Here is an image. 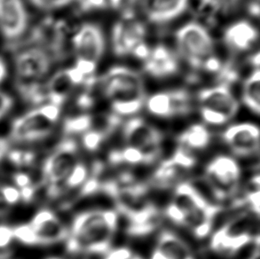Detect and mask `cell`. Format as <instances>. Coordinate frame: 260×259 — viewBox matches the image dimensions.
Listing matches in <instances>:
<instances>
[{"label": "cell", "instance_id": "obj_3", "mask_svg": "<svg viewBox=\"0 0 260 259\" xmlns=\"http://www.w3.org/2000/svg\"><path fill=\"white\" fill-rule=\"evenodd\" d=\"M103 95L120 117L132 116L141 111L147 95L141 74L128 67L115 66L100 78Z\"/></svg>", "mask_w": 260, "mask_h": 259}, {"label": "cell", "instance_id": "obj_15", "mask_svg": "<svg viewBox=\"0 0 260 259\" xmlns=\"http://www.w3.org/2000/svg\"><path fill=\"white\" fill-rule=\"evenodd\" d=\"M28 41L31 46L45 50L53 60H61L66 55L65 24L53 18H46L33 28Z\"/></svg>", "mask_w": 260, "mask_h": 259}, {"label": "cell", "instance_id": "obj_36", "mask_svg": "<svg viewBox=\"0 0 260 259\" xmlns=\"http://www.w3.org/2000/svg\"><path fill=\"white\" fill-rule=\"evenodd\" d=\"M14 106V99L6 91L0 90V120L10 111Z\"/></svg>", "mask_w": 260, "mask_h": 259}, {"label": "cell", "instance_id": "obj_26", "mask_svg": "<svg viewBox=\"0 0 260 259\" xmlns=\"http://www.w3.org/2000/svg\"><path fill=\"white\" fill-rule=\"evenodd\" d=\"M155 249L166 259H194L186 242L169 230L160 234Z\"/></svg>", "mask_w": 260, "mask_h": 259}, {"label": "cell", "instance_id": "obj_7", "mask_svg": "<svg viewBox=\"0 0 260 259\" xmlns=\"http://www.w3.org/2000/svg\"><path fill=\"white\" fill-rule=\"evenodd\" d=\"M197 100L202 119L210 125L229 123L239 110V102L228 84H218L202 89Z\"/></svg>", "mask_w": 260, "mask_h": 259}, {"label": "cell", "instance_id": "obj_9", "mask_svg": "<svg viewBox=\"0 0 260 259\" xmlns=\"http://www.w3.org/2000/svg\"><path fill=\"white\" fill-rule=\"evenodd\" d=\"M147 29L143 22L131 12L124 13L123 16L114 24L111 32V45L116 56L134 55L144 60L149 52L145 38Z\"/></svg>", "mask_w": 260, "mask_h": 259}, {"label": "cell", "instance_id": "obj_27", "mask_svg": "<svg viewBox=\"0 0 260 259\" xmlns=\"http://www.w3.org/2000/svg\"><path fill=\"white\" fill-rule=\"evenodd\" d=\"M211 140V133L206 127L193 124L179 135V147L193 153V151L203 150L207 147Z\"/></svg>", "mask_w": 260, "mask_h": 259}, {"label": "cell", "instance_id": "obj_24", "mask_svg": "<svg viewBox=\"0 0 260 259\" xmlns=\"http://www.w3.org/2000/svg\"><path fill=\"white\" fill-rule=\"evenodd\" d=\"M258 39L257 29L250 21H236L225 28L223 40L233 53H245L251 49Z\"/></svg>", "mask_w": 260, "mask_h": 259}, {"label": "cell", "instance_id": "obj_40", "mask_svg": "<svg viewBox=\"0 0 260 259\" xmlns=\"http://www.w3.org/2000/svg\"><path fill=\"white\" fill-rule=\"evenodd\" d=\"M248 10H249V13H250L253 17H259V3H258V0H255L253 2H251V3L249 5Z\"/></svg>", "mask_w": 260, "mask_h": 259}, {"label": "cell", "instance_id": "obj_14", "mask_svg": "<svg viewBox=\"0 0 260 259\" xmlns=\"http://www.w3.org/2000/svg\"><path fill=\"white\" fill-rule=\"evenodd\" d=\"M241 171L237 161L221 155L214 158L205 169V179L212 193L220 201L232 197L239 187Z\"/></svg>", "mask_w": 260, "mask_h": 259}, {"label": "cell", "instance_id": "obj_29", "mask_svg": "<svg viewBox=\"0 0 260 259\" xmlns=\"http://www.w3.org/2000/svg\"><path fill=\"white\" fill-rule=\"evenodd\" d=\"M91 114L80 113L74 116H68L64 120L63 132L67 136L75 134H84L88 130Z\"/></svg>", "mask_w": 260, "mask_h": 259}, {"label": "cell", "instance_id": "obj_17", "mask_svg": "<svg viewBox=\"0 0 260 259\" xmlns=\"http://www.w3.org/2000/svg\"><path fill=\"white\" fill-rule=\"evenodd\" d=\"M145 104L148 112L162 118L185 116L192 110L189 93L184 89L159 91L147 98Z\"/></svg>", "mask_w": 260, "mask_h": 259}, {"label": "cell", "instance_id": "obj_43", "mask_svg": "<svg viewBox=\"0 0 260 259\" xmlns=\"http://www.w3.org/2000/svg\"><path fill=\"white\" fill-rule=\"evenodd\" d=\"M0 259H11V254L7 249H0Z\"/></svg>", "mask_w": 260, "mask_h": 259}, {"label": "cell", "instance_id": "obj_8", "mask_svg": "<svg viewBox=\"0 0 260 259\" xmlns=\"http://www.w3.org/2000/svg\"><path fill=\"white\" fill-rule=\"evenodd\" d=\"M76 67L86 78L94 76L96 67L105 51V37L102 28L95 23H85L71 39Z\"/></svg>", "mask_w": 260, "mask_h": 259}, {"label": "cell", "instance_id": "obj_44", "mask_svg": "<svg viewBox=\"0 0 260 259\" xmlns=\"http://www.w3.org/2000/svg\"><path fill=\"white\" fill-rule=\"evenodd\" d=\"M219 1V3L221 6L223 5H226V6H231L233 4L236 3L237 1H239V0H218Z\"/></svg>", "mask_w": 260, "mask_h": 259}, {"label": "cell", "instance_id": "obj_1", "mask_svg": "<svg viewBox=\"0 0 260 259\" xmlns=\"http://www.w3.org/2000/svg\"><path fill=\"white\" fill-rule=\"evenodd\" d=\"M99 191L109 196L116 212L126 218L129 235L143 237L158 228L161 222L158 208L149 199L147 186L138 182L130 173L123 172L102 181Z\"/></svg>", "mask_w": 260, "mask_h": 259}, {"label": "cell", "instance_id": "obj_33", "mask_svg": "<svg viewBox=\"0 0 260 259\" xmlns=\"http://www.w3.org/2000/svg\"><path fill=\"white\" fill-rule=\"evenodd\" d=\"M7 155L11 163L20 168L30 166L35 161V154L31 151L10 150Z\"/></svg>", "mask_w": 260, "mask_h": 259}, {"label": "cell", "instance_id": "obj_30", "mask_svg": "<svg viewBox=\"0 0 260 259\" xmlns=\"http://www.w3.org/2000/svg\"><path fill=\"white\" fill-rule=\"evenodd\" d=\"M245 202L250 207L253 214H256V216L258 217L260 210V179L258 174L254 176L247 186Z\"/></svg>", "mask_w": 260, "mask_h": 259}, {"label": "cell", "instance_id": "obj_4", "mask_svg": "<svg viewBox=\"0 0 260 259\" xmlns=\"http://www.w3.org/2000/svg\"><path fill=\"white\" fill-rule=\"evenodd\" d=\"M179 55L194 70L219 72L221 63L215 56L214 41L210 32L198 21H189L175 35Z\"/></svg>", "mask_w": 260, "mask_h": 259}, {"label": "cell", "instance_id": "obj_20", "mask_svg": "<svg viewBox=\"0 0 260 259\" xmlns=\"http://www.w3.org/2000/svg\"><path fill=\"white\" fill-rule=\"evenodd\" d=\"M87 79L74 66L58 70L45 83L47 103L61 108L74 88L83 85Z\"/></svg>", "mask_w": 260, "mask_h": 259}, {"label": "cell", "instance_id": "obj_23", "mask_svg": "<svg viewBox=\"0 0 260 259\" xmlns=\"http://www.w3.org/2000/svg\"><path fill=\"white\" fill-rule=\"evenodd\" d=\"M143 61L145 72L155 78L171 77L179 70V60L175 53L164 45H157L149 49Z\"/></svg>", "mask_w": 260, "mask_h": 259}, {"label": "cell", "instance_id": "obj_38", "mask_svg": "<svg viewBox=\"0 0 260 259\" xmlns=\"http://www.w3.org/2000/svg\"><path fill=\"white\" fill-rule=\"evenodd\" d=\"M11 206L9 203H7L5 193V186L0 185V217L7 216L10 212Z\"/></svg>", "mask_w": 260, "mask_h": 259}, {"label": "cell", "instance_id": "obj_6", "mask_svg": "<svg viewBox=\"0 0 260 259\" xmlns=\"http://www.w3.org/2000/svg\"><path fill=\"white\" fill-rule=\"evenodd\" d=\"M60 115V107L45 103L14 120L10 139L21 143L35 142L53 133Z\"/></svg>", "mask_w": 260, "mask_h": 259}, {"label": "cell", "instance_id": "obj_42", "mask_svg": "<svg viewBox=\"0 0 260 259\" xmlns=\"http://www.w3.org/2000/svg\"><path fill=\"white\" fill-rule=\"evenodd\" d=\"M7 76V66L6 61L0 57V84L3 82Z\"/></svg>", "mask_w": 260, "mask_h": 259}, {"label": "cell", "instance_id": "obj_48", "mask_svg": "<svg viewBox=\"0 0 260 259\" xmlns=\"http://www.w3.org/2000/svg\"><path fill=\"white\" fill-rule=\"evenodd\" d=\"M214 1H218V2H219V1H218V0H214Z\"/></svg>", "mask_w": 260, "mask_h": 259}, {"label": "cell", "instance_id": "obj_21", "mask_svg": "<svg viewBox=\"0 0 260 259\" xmlns=\"http://www.w3.org/2000/svg\"><path fill=\"white\" fill-rule=\"evenodd\" d=\"M222 138L234 154L248 156L259 150V130L253 123L234 124L225 129Z\"/></svg>", "mask_w": 260, "mask_h": 259}, {"label": "cell", "instance_id": "obj_39", "mask_svg": "<svg viewBox=\"0 0 260 259\" xmlns=\"http://www.w3.org/2000/svg\"><path fill=\"white\" fill-rule=\"evenodd\" d=\"M10 152V142L9 140L0 137V163L3 161L4 158L7 156Z\"/></svg>", "mask_w": 260, "mask_h": 259}, {"label": "cell", "instance_id": "obj_35", "mask_svg": "<svg viewBox=\"0 0 260 259\" xmlns=\"http://www.w3.org/2000/svg\"><path fill=\"white\" fill-rule=\"evenodd\" d=\"M14 240V229L7 225H0V249H7Z\"/></svg>", "mask_w": 260, "mask_h": 259}, {"label": "cell", "instance_id": "obj_37", "mask_svg": "<svg viewBox=\"0 0 260 259\" xmlns=\"http://www.w3.org/2000/svg\"><path fill=\"white\" fill-rule=\"evenodd\" d=\"M134 253L126 248L114 249L106 254L104 259H132Z\"/></svg>", "mask_w": 260, "mask_h": 259}, {"label": "cell", "instance_id": "obj_47", "mask_svg": "<svg viewBox=\"0 0 260 259\" xmlns=\"http://www.w3.org/2000/svg\"><path fill=\"white\" fill-rule=\"evenodd\" d=\"M128 1H131V2H133V1H134V0H128Z\"/></svg>", "mask_w": 260, "mask_h": 259}, {"label": "cell", "instance_id": "obj_22", "mask_svg": "<svg viewBox=\"0 0 260 259\" xmlns=\"http://www.w3.org/2000/svg\"><path fill=\"white\" fill-rule=\"evenodd\" d=\"M121 121V117L113 112L91 114L88 130L82 134L84 147L89 151L99 149L104 141L116 132Z\"/></svg>", "mask_w": 260, "mask_h": 259}, {"label": "cell", "instance_id": "obj_11", "mask_svg": "<svg viewBox=\"0 0 260 259\" xmlns=\"http://www.w3.org/2000/svg\"><path fill=\"white\" fill-rule=\"evenodd\" d=\"M254 217L250 212H242L228 221L212 235L211 248L215 252L232 256L255 237L252 235Z\"/></svg>", "mask_w": 260, "mask_h": 259}, {"label": "cell", "instance_id": "obj_46", "mask_svg": "<svg viewBox=\"0 0 260 259\" xmlns=\"http://www.w3.org/2000/svg\"><path fill=\"white\" fill-rule=\"evenodd\" d=\"M47 259H63V258H60V257H50V258Z\"/></svg>", "mask_w": 260, "mask_h": 259}, {"label": "cell", "instance_id": "obj_2", "mask_svg": "<svg viewBox=\"0 0 260 259\" xmlns=\"http://www.w3.org/2000/svg\"><path fill=\"white\" fill-rule=\"evenodd\" d=\"M117 228V212L113 210L85 211L75 217L69 231L67 250L72 254L106 255L110 251Z\"/></svg>", "mask_w": 260, "mask_h": 259}, {"label": "cell", "instance_id": "obj_32", "mask_svg": "<svg viewBox=\"0 0 260 259\" xmlns=\"http://www.w3.org/2000/svg\"><path fill=\"white\" fill-rule=\"evenodd\" d=\"M14 180L18 190L21 193V199L25 202H30L35 195V187L32 184L31 179L25 173H16Z\"/></svg>", "mask_w": 260, "mask_h": 259}, {"label": "cell", "instance_id": "obj_34", "mask_svg": "<svg viewBox=\"0 0 260 259\" xmlns=\"http://www.w3.org/2000/svg\"><path fill=\"white\" fill-rule=\"evenodd\" d=\"M33 6L41 10H53L69 6L70 4L80 0H29Z\"/></svg>", "mask_w": 260, "mask_h": 259}, {"label": "cell", "instance_id": "obj_31", "mask_svg": "<svg viewBox=\"0 0 260 259\" xmlns=\"http://www.w3.org/2000/svg\"><path fill=\"white\" fill-rule=\"evenodd\" d=\"M80 10L91 12L98 10H116L123 3V0H80Z\"/></svg>", "mask_w": 260, "mask_h": 259}, {"label": "cell", "instance_id": "obj_5", "mask_svg": "<svg viewBox=\"0 0 260 259\" xmlns=\"http://www.w3.org/2000/svg\"><path fill=\"white\" fill-rule=\"evenodd\" d=\"M14 229L15 240L28 246H49L66 241L68 228L52 210L38 211L27 224Z\"/></svg>", "mask_w": 260, "mask_h": 259}, {"label": "cell", "instance_id": "obj_13", "mask_svg": "<svg viewBox=\"0 0 260 259\" xmlns=\"http://www.w3.org/2000/svg\"><path fill=\"white\" fill-rule=\"evenodd\" d=\"M123 136L124 147L140 153L145 165L154 163L161 154L162 133L142 118L134 117L128 120L123 126Z\"/></svg>", "mask_w": 260, "mask_h": 259}, {"label": "cell", "instance_id": "obj_41", "mask_svg": "<svg viewBox=\"0 0 260 259\" xmlns=\"http://www.w3.org/2000/svg\"><path fill=\"white\" fill-rule=\"evenodd\" d=\"M255 248L253 249V251L250 254V256L248 257V259H260V249H259V236L258 235L255 236Z\"/></svg>", "mask_w": 260, "mask_h": 259}, {"label": "cell", "instance_id": "obj_12", "mask_svg": "<svg viewBox=\"0 0 260 259\" xmlns=\"http://www.w3.org/2000/svg\"><path fill=\"white\" fill-rule=\"evenodd\" d=\"M78 163V146L76 140L66 138L47 156L42 167V184L46 193H51L70 175Z\"/></svg>", "mask_w": 260, "mask_h": 259}, {"label": "cell", "instance_id": "obj_28", "mask_svg": "<svg viewBox=\"0 0 260 259\" xmlns=\"http://www.w3.org/2000/svg\"><path fill=\"white\" fill-rule=\"evenodd\" d=\"M243 104L251 112L259 115L260 111V70L255 69L244 81L242 91Z\"/></svg>", "mask_w": 260, "mask_h": 259}, {"label": "cell", "instance_id": "obj_10", "mask_svg": "<svg viewBox=\"0 0 260 259\" xmlns=\"http://www.w3.org/2000/svg\"><path fill=\"white\" fill-rule=\"evenodd\" d=\"M53 60L45 50L39 46L22 47L15 53V84L19 93L28 88L43 84Z\"/></svg>", "mask_w": 260, "mask_h": 259}, {"label": "cell", "instance_id": "obj_25", "mask_svg": "<svg viewBox=\"0 0 260 259\" xmlns=\"http://www.w3.org/2000/svg\"><path fill=\"white\" fill-rule=\"evenodd\" d=\"M190 0H143L146 17L154 24L172 21L188 8Z\"/></svg>", "mask_w": 260, "mask_h": 259}, {"label": "cell", "instance_id": "obj_19", "mask_svg": "<svg viewBox=\"0 0 260 259\" xmlns=\"http://www.w3.org/2000/svg\"><path fill=\"white\" fill-rule=\"evenodd\" d=\"M28 26V11L23 0H0V32L5 39L14 45Z\"/></svg>", "mask_w": 260, "mask_h": 259}, {"label": "cell", "instance_id": "obj_45", "mask_svg": "<svg viewBox=\"0 0 260 259\" xmlns=\"http://www.w3.org/2000/svg\"><path fill=\"white\" fill-rule=\"evenodd\" d=\"M132 259H143L141 256H138V255H135V254H134V256H133V257H132Z\"/></svg>", "mask_w": 260, "mask_h": 259}, {"label": "cell", "instance_id": "obj_18", "mask_svg": "<svg viewBox=\"0 0 260 259\" xmlns=\"http://www.w3.org/2000/svg\"><path fill=\"white\" fill-rule=\"evenodd\" d=\"M209 203L210 202L193 185L180 182L176 186L173 199L166 209V215L174 223L181 225L188 215Z\"/></svg>", "mask_w": 260, "mask_h": 259}, {"label": "cell", "instance_id": "obj_16", "mask_svg": "<svg viewBox=\"0 0 260 259\" xmlns=\"http://www.w3.org/2000/svg\"><path fill=\"white\" fill-rule=\"evenodd\" d=\"M196 163L197 159L193 153L178 147L173 156L162 161L154 172L150 184L158 189H168L179 184V181L193 168Z\"/></svg>", "mask_w": 260, "mask_h": 259}]
</instances>
